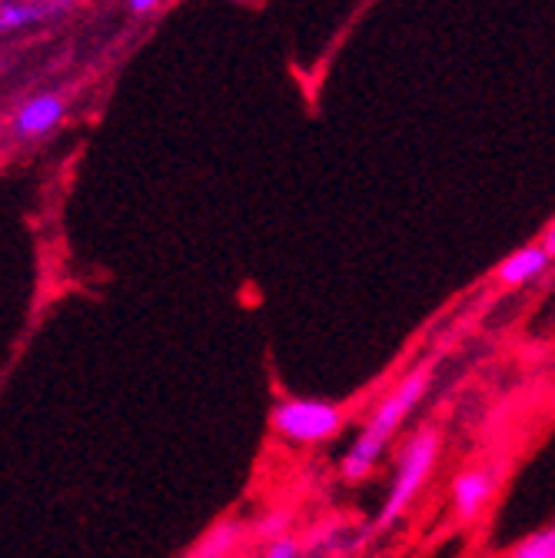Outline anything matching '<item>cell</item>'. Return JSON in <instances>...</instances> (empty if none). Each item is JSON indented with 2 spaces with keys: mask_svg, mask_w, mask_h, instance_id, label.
I'll return each instance as SVG.
<instances>
[{
  "mask_svg": "<svg viewBox=\"0 0 555 558\" xmlns=\"http://www.w3.org/2000/svg\"><path fill=\"white\" fill-rule=\"evenodd\" d=\"M436 379V363H415L366 415V423L360 426V433L353 436L350 449L339 456V478L346 485H360L366 482L376 465L383 462V456L389 452L393 439L406 429V423L412 418V412L423 405V399L430 396V386Z\"/></svg>",
  "mask_w": 555,
  "mask_h": 558,
  "instance_id": "6da1fadb",
  "label": "cell"
},
{
  "mask_svg": "<svg viewBox=\"0 0 555 558\" xmlns=\"http://www.w3.org/2000/svg\"><path fill=\"white\" fill-rule=\"evenodd\" d=\"M443 456V433L436 426H423L415 429L396 452V465L386 485V496L379 502V512L370 525L373 535H386L393 532L402 515L415 506V499L423 496V488L430 485L436 465Z\"/></svg>",
  "mask_w": 555,
  "mask_h": 558,
  "instance_id": "7a4b0ae2",
  "label": "cell"
},
{
  "mask_svg": "<svg viewBox=\"0 0 555 558\" xmlns=\"http://www.w3.org/2000/svg\"><path fill=\"white\" fill-rule=\"evenodd\" d=\"M346 423H350V409L329 402V399H310V396H283L269 409V429L276 439L287 446H323L333 442Z\"/></svg>",
  "mask_w": 555,
  "mask_h": 558,
  "instance_id": "3957f363",
  "label": "cell"
},
{
  "mask_svg": "<svg viewBox=\"0 0 555 558\" xmlns=\"http://www.w3.org/2000/svg\"><path fill=\"white\" fill-rule=\"evenodd\" d=\"M499 488V465H466L453 475L449 485V509L459 525L479 522V515L490 509Z\"/></svg>",
  "mask_w": 555,
  "mask_h": 558,
  "instance_id": "277c9868",
  "label": "cell"
},
{
  "mask_svg": "<svg viewBox=\"0 0 555 558\" xmlns=\"http://www.w3.org/2000/svg\"><path fill=\"white\" fill-rule=\"evenodd\" d=\"M246 542H250V522L230 515V519H220L214 529H206L193 542L186 558H237Z\"/></svg>",
  "mask_w": 555,
  "mask_h": 558,
  "instance_id": "5b68a950",
  "label": "cell"
},
{
  "mask_svg": "<svg viewBox=\"0 0 555 558\" xmlns=\"http://www.w3.org/2000/svg\"><path fill=\"white\" fill-rule=\"evenodd\" d=\"M552 266V256L545 253L542 243H529V246H519L516 253H509L499 266H496V283L506 287V290H519L526 283H535V279Z\"/></svg>",
  "mask_w": 555,
  "mask_h": 558,
  "instance_id": "8992f818",
  "label": "cell"
},
{
  "mask_svg": "<svg viewBox=\"0 0 555 558\" xmlns=\"http://www.w3.org/2000/svg\"><path fill=\"white\" fill-rule=\"evenodd\" d=\"M303 542V558H350L357 542H350V525L342 515H329L319 525H313Z\"/></svg>",
  "mask_w": 555,
  "mask_h": 558,
  "instance_id": "52a82bcc",
  "label": "cell"
},
{
  "mask_svg": "<svg viewBox=\"0 0 555 558\" xmlns=\"http://www.w3.org/2000/svg\"><path fill=\"white\" fill-rule=\"evenodd\" d=\"M63 117V100L60 97H37L31 100L21 113H17V133L21 136H37L47 133L50 126H57Z\"/></svg>",
  "mask_w": 555,
  "mask_h": 558,
  "instance_id": "ba28073f",
  "label": "cell"
},
{
  "mask_svg": "<svg viewBox=\"0 0 555 558\" xmlns=\"http://www.w3.org/2000/svg\"><path fill=\"white\" fill-rule=\"evenodd\" d=\"M290 535H293V512L287 506H273L256 522H250V542H260L263 548Z\"/></svg>",
  "mask_w": 555,
  "mask_h": 558,
  "instance_id": "9c48e42d",
  "label": "cell"
},
{
  "mask_svg": "<svg viewBox=\"0 0 555 558\" xmlns=\"http://www.w3.org/2000/svg\"><path fill=\"white\" fill-rule=\"evenodd\" d=\"M503 558H555V519L522 535Z\"/></svg>",
  "mask_w": 555,
  "mask_h": 558,
  "instance_id": "30bf717a",
  "label": "cell"
},
{
  "mask_svg": "<svg viewBox=\"0 0 555 558\" xmlns=\"http://www.w3.org/2000/svg\"><path fill=\"white\" fill-rule=\"evenodd\" d=\"M44 17H47L44 4H24V0H0V34L21 31V27L37 24Z\"/></svg>",
  "mask_w": 555,
  "mask_h": 558,
  "instance_id": "8fae6325",
  "label": "cell"
},
{
  "mask_svg": "<svg viewBox=\"0 0 555 558\" xmlns=\"http://www.w3.org/2000/svg\"><path fill=\"white\" fill-rule=\"evenodd\" d=\"M260 558H303V542L300 535H290L283 542H273L260 551Z\"/></svg>",
  "mask_w": 555,
  "mask_h": 558,
  "instance_id": "7c38bea8",
  "label": "cell"
},
{
  "mask_svg": "<svg viewBox=\"0 0 555 558\" xmlns=\"http://www.w3.org/2000/svg\"><path fill=\"white\" fill-rule=\"evenodd\" d=\"M160 4V0H130V11L133 14H147V11H154Z\"/></svg>",
  "mask_w": 555,
  "mask_h": 558,
  "instance_id": "4fadbf2b",
  "label": "cell"
},
{
  "mask_svg": "<svg viewBox=\"0 0 555 558\" xmlns=\"http://www.w3.org/2000/svg\"><path fill=\"white\" fill-rule=\"evenodd\" d=\"M542 246H545V253L552 256V263H555V223L545 230V236H542Z\"/></svg>",
  "mask_w": 555,
  "mask_h": 558,
  "instance_id": "5bb4252c",
  "label": "cell"
},
{
  "mask_svg": "<svg viewBox=\"0 0 555 558\" xmlns=\"http://www.w3.org/2000/svg\"><path fill=\"white\" fill-rule=\"evenodd\" d=\"M74 4H77V0H50V4H47V11H50V14H60V11L74 8Z\"/></svg>",
  "mask_w": 555,
  "mask_h": 558,
  "instance_id": "9a60e30c",
  "label": "cell"
},
{
  "mask_svg": "<svg viewBox=\"0 0 555 558\" xmlns=\"http://www.w3.org/2000/svg\"><path fill=\"white\" fill-rule=\"evenodd\" d=\"M376 558H399V555H376Z\"/></svg>",
  "mask_w": 555,
  "mask_h": 558,
  "instance_id": "2e32d148",
  "label": "cell"
}]
</instances>
